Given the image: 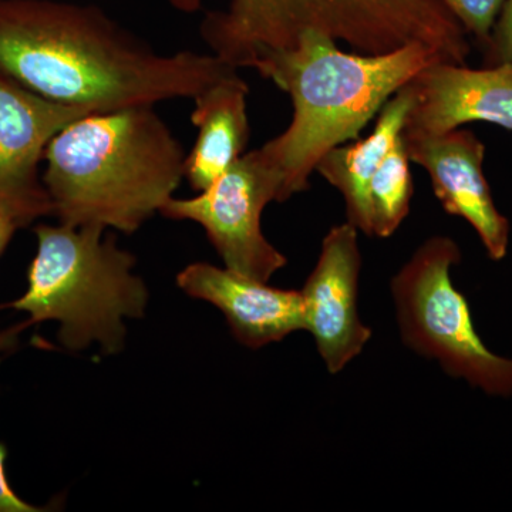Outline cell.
Here are the masks:
<instances>
[{"label":"cell","mask_w":512,"mask_h":512,"mask_svg":"<svg viewBox=\"0 0 512 512\" xmlns=\"http://www.w3.org/2000/svg\"><path fill=\"white\" fill-rule=\"evenodd\" d=\"M0 72L67 106L109 113L194 99L238 69L215 55H158L100 8L0 0Z\"/></svg>","instance_id":"6da1fadb"},{"label":"cell","mask_w":512,"mask_h":512,"mask_svg":"<svg viewBox=\"0 0 512 512\" xmlns=\"http://www.w3.org/2000/svg\"><path fill=\"white\" fill-rule=\"evenodd\" d=\"M437 60L444 62L421 43L382 55L343 52L315 30L303 32L292 49L261 57L256 72L292 100L291 124L259 147L281 178L284 202L308 190L320 158L357 140L384 104Z\"/></svg>","instance_id":"7a4b0ae2"},{"label":"cell","mask_w":512,"mask_h":512,"mask_svg":"<svg viewBox=\"0 0 512 512\" xmlns=\"http://www.w3.org/2000/svg\"><path fill=\"white\" fill-rule=\"evenodd\" d=\"M43 160V187L60 224L130 235L173 198L187 154L153 106H138L72 121Z\"/></svg>","instance_id":"3957f363"},{"label":"cell","mask_w":512,"mask_h":512,"mask_svg":"<svg viewBox=\"0 0 512 512\" xmlns=\"http://www.w3.org/2000/svg\"><path fill=\"white\" fill-rule=\"evenodd\" d=\"M100 227L40 224L37 252L28 269V289L2 303L29 315L30 326L56 320L63 348L79 352L100 346L116 355L126 346V319L146 315L148 289L133 274L136 256L117 245L116 235L103 238Z\"/></svg>","instance_id":"277c9868"},{"label":"cell","mask_w":512,"mask_h":512,"mask_svg":"<svg viewBox=\"0 0 512 512\" xmlns=\"http://www.w3.org/2000/svg\"><path fill=\"white\" fill-rule=\"evenodd\" d=\"M460 261L457 242L436 235L393 276L390 289L400 336L417 355L439 362L447 375L488 396H512V359L484 345L467 299L451 279V268Z\"/></svg>","instance_id":"5b68a950"},{"label":"cell","mask_w":512,"mask_h":512,"mask_svg":"<svg viewBox=\"0 0 512 512\" xmlns=\"http://www.w3.org/2000/svg\"><path fill=\"white\" fill-rule=\"evenodd\" d=\"M275 201L284 202L281 178L256 148L207 190L192 198H170L160 212L170 220L200 224L225 268L269 282L288 264L262 232V212Z\"/></svg>","instance_id":"8992f818"},{"label":"cell","mask_w":512,"mask_h":512,"mask_svg":"<svg viewBox=\"0 0 512 512\" xmlns=\"http://www.w3.org/2000/svg\"><path fill=\"white\" fill-rule=\"evenodd\" d=\"M359 229L348 221L330 228L318 262L303 285L305 329L332 375L342 372L372 339L357 309L362 255Z\"/></svg>","instance_id":"52a82bcc"},{"label":"cell","mask_w":512,"mask_h":512,"mask_svg":"<svg viewBox=\"0 0 512 512\" xmlns=\"http://www.w3.org/2000/svg\"><path fill=\"white\" fill-rule=\"evenodd\" d=\"M403 141L410 161L429 174L444 211L474 228L493 261L504 259L510 245V221L498 211L485 178L483 141L461 127L437 134L403 131Z\"/></svg>","instance_id":"ba28073f"},{"label":"cell","mask_w":512,"mask_h":512,"mask_svg":"<svg viewBox=\"0 0 512 512\" xmlns=\"http://www.w3.org/2000/svg\"><path fill=\"white\" fill-rule=\"evenodd\" d=\"M89 114L94 111L45 99L0 72V198L25 205L39 218L53 215L37 168L49 141Z\"/></svg>","instance_id":"9c48e42d"},{"label":"cell","mask_w":512,"mask_h":512,"mask_svg":"<svg viewBox=\"0 0 512 512\" xmlns=\"http://www.w3.org/2000/svg\"><path fill=\"white\" fill-rule=\"evenodd\" d=\"M406 87L413 97L406 133H446L474 121L512 131V64L471 69L437 60Z\"/></svg>","instance_id":"30bf717a"},{"label":"cell","mask_w":512,"mask_h":512,"mask_svg":"<svg viewBox=\"0 0 512 512\" xmlns=\"http://www.w3.org/2000/svg\"><path fill=\"white\" fill-rule=\"evenodd\" d=\"M177 285L191 298L220 309L234 338L249 349L281 342L305 329L301 291L274 288L208 262L185 266Z\"/></svg>","instance_id":"8fae6325"},{"label":"cell","mask_w":512,"mask_h":512,"mask_svg":"<svg viewBox=\"0 0 512 512\" xmlns=\"http://www.w3.org/2000/svg\"><path fill=\"white\" fill-rule=\"evenodd\" d=\"M248 93V84L237 72L192 99L191 123L198 128V136L187 154L185 178L195 191L207 190L244 156L251 137Z\"/></svg>","instance_id":"7c38bea8"},{"label":"cell","mask_w":512,"mask_h":512,"mask_svg":"<svg viewBox=\"0 0 512 512\" xmlns=\"http://www.w3.org/2000/svg\"><path fill=\"white\" fill-rule=\"evenodd\" d=\"M412 104V93L403 86L377 114L376 126L369 136L333 148L316 165L315 173L342 194L349 224L366 235H370L367 205L370 181L387 154L402 140Z\"/></svg>","instance_id":"4fadbf2b"},{"label":"cell","mask_w":512,"mask_h":512,"mask_svg":"<svg viewBox=\"0 0 512 512\" xmlns=\"http://www.w3.org/2000/svg\"><path fill=\"white\" fill-rule=\"evenodd\" d=\"M403 137L384 158L367 191L369 237L389 238L409 215L413 177Z\"/></svg>","instance_id":"5bb4252c"},{"label":"cell","mask_w":512,"mask_h":512,"mask_svg":"<svg viewBox=\"0 0 512 512\" xmlns=\"http://www.w3.org/2000/svg\"><path fill=\"white\" fill-rule=\"evenodd\" d=\"M460 22L464 30L485 50L493 33L495 20L500 15L504 0H439Z\"/></svg>","instance_id":"9a60e30c"},{"label":"cell","mask_w":512,"mask_h":512,"mask_svg":"<svg viewBox=\"0 0 512 512\" xmlns=\"http://www.w3.org/2000/svg\"><path fill=\"white\" fill-rule=\"evenodd\" d=\"M484 53L485 66L512 64V0H504Z\"/></svg>","instance_id":"2e32d148"},{"label":"cell","mask_w":512,"mask_h":512,"mask_svg":"<svg viewBox=\"0 0 512 512\" xmlns=\"http://www.w3.org/2000/svg\"><path fill=\"white\" fill-rule=\"evenodd\" d=\"M39 215L25 205L6 198H0V256L8 248L10 239L19 228L26 227Z\"/></svg>","instance_id":"e0dca14e"},{"label":"cell","mask_w":512,"mask_h":512,"mask_svg":"<svg viewBox=\"0 0 512 512\" xmlns=\"http://www.w3.org/2000/svg\"><path fill=\"white\" fill-rule=\"evenodd\" d=\"M8 447L0 443V512H43L52 508L40 507L26 503L12 488L8 473H6V460H8Z\"/></svg>","instance_id":"ac0fdd59"},{"label":"cell","mask_w":512,"mask_h":512,"mask_svg":"<svg viewBox=\"0 0 512 512\" xmlns=\"http://www.w3.org/2000/svg\"><path fill=\"white\" fill-rule=\"evenodd\" d=\"M30 328L28 319L6 329H0V355L15 352L19 348L20 335Z\"/></svg>","instance_id":"d6986e66"},{"label":"cell","mask_w":512,"mask_h":512,"mask_svg":"<svg viewBox=\"0 0 512 512\" xmlns=\"http://www.w3.org/2000/svg\"><path fill=\"white\" fill-rule=\"evenodd\" d=\"M178 12L195 13L201 9L202 0H167Z\"/></svg>","instance_id":"ffe728a7"}]
</instances>
